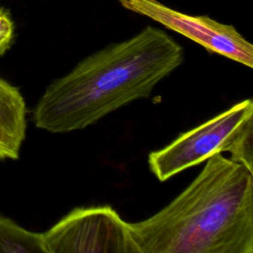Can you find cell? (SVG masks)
Here are the masks:
<instances>
[{"label":"cell","instance_id":"277c9868","mask_svg":"<svg viewBox=\"0 0 253 253\" xmlns=\"http://www.w3.org/2000/svg\"><path fill=\"white\" fill-rule=\"evenodd\" d=\"M42 234L45 253H140L111 206L75 208Z\"/></svg>","mask_w":253,"mask_h":253},{"label":"cell","instance_id":"7a4b0ae2","mask_svg":"<svg viewBox=\"0 0 253 253\" xmlns=\"http://www.w3.org/2000/svg\"><path fill=\"white\" fill-rule=\"evenodd\" d=\"M128 225L140 253H253V172L216 153L166 207Z\"/></svg>","mask_w":253,"mask_h":253},{"label":"cell","instance_id":"52a82bcc","mask_svg":"<svg viewBox=\"0 0 253 253\" xmlns=\"http://www.w3.org/2000/svg\"><path fill=\"white\" fill-rule=\"evenodd\" d=\"M0 253H45L42 234L0 214Z\"/></svg>","mask_w":253,"mask_h":253},{"label":"cell","instance_id":"3957f363","mask_svg":"<svg viewBox=\"0 0 253 253\" xmlns=\"http://www.w3.org/2000/svg\"><path fill=\"white\" fill-rule=\"evenodd\" d=\"M253 172V101L246 99L181 133L165 147L148 155L152 174L164 182L180 172L206 161L216 153Z\"/></svg>","mask_w":253,"mask_h":253},{"label":"cell","instance_id":"5b68a950","mask_svg":"<svg viewBox=\"0 0 253 253\" xmlns=\"http://www.w3.org/2000/svg\"><path fill=\"white\" fill-rule=\"evenodd\" d=\"M119 1L124 8L160 23L203 45L209 51L245 66H253V45L231 25L219 23L208 16L183 14L157 0Z\"/></svg>","mask_w":253,"mask_h":253},{"label":"cell","instance_id":"8992f818","mask_svg":"<svg viewBox=\"0 0 253 253\" xmlns=\"http://www.w3.org/2000/svg\"><path fill=\"white\" fill-rule=\"evenodd\" d=\"M27 130V107L20 90L0 77V160L19 158Z\"/></svg>","mask_w":253,"mask_h":253},{"label":"cell","instance_id":"6da1fadb","mask_svg":"<svg viewBox=\"0 0 253 253\" xmlns=\"http://www.w3.org/2000/svg\"><path fill=\"white\" fill-rule=\"evenodd\" d=\"M184 61V49L164 31L146 27L86 56L53 80L33 110L38 128L81 130L118 109L150 96Z\"/></svg>","mask_w":253,"mask_h":253},{"label":"cell","instance_id":"ba28073f","mask_svg":"<svg viewBox=\"0 0 253 253\" xmlns=\"http://www.w3.org/2000/svg\"><path fill=\"white\" fill-rule=\"evenodd\" d=\"M14 40V22L10 13L0 7V56L11 47Z\"/></svg>","mask_w":253,"mask_h":253}]
</instances>
